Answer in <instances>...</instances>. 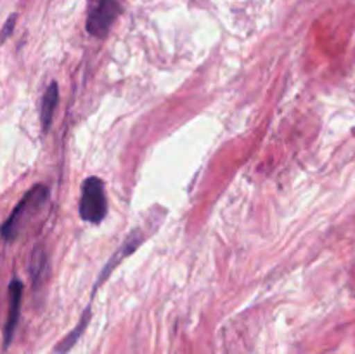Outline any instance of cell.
<instances>
[{
	"instance_id": "3",
	"label": "cell",
	"mask_w": 355,
	"mask_h": 354,
	"mask_svg": "<svg viewBox=\"0 0 355 354\" xmlns=\"http://www.w3.org/2000/svg\"><path fill=\"white\" fill-rule=\"evenodd\" d=\"M120 0H90L87 12V31L96 38H104L120 16Z\"/></svg>"
},
{
	"instance_id": "5",
	"label": "cell",
	"mask_w": 355,
	"mask_h": 354,
	"mask_svg": "<svg viewBox=\"0 0 355 354\" xmlns=\"http://www.w3.org/2000/svg\"><path fill=\"white\" fill-rule=\"evenodd\" d=\"M144 238H146V236H144V233L141 231V229H132V231L128 233L127 238H125L123 243H121V245H120V248H118L116 252L113 253V257H111V259L107 260L106 266H104L103 273H101V276H99V280H97V283H96V287H94V290H96V288L99 287V285L103 283V281L106 280L107 276H110L111 271H113L114 267H116L118 264H120L121 260L125 259V257H128V255H130V253H134L135 250L139 248V245H141V243L144 242Z\"/></svg>"
},
{
	"instance_id": "6",
	"label": "cell",
	"mask_w": 355,
	"mask_h": 354,
	"mask_svg": "<svg viewBox=\"0 0 355 354\" xmlns=\"http://www.w3.org/2000/svg\"><path fill=\"white\" fill-rule=\"evenodd\" d=\"M59 103V87L58 83L52 82L51 85L45 90L44 97H42V108H40V121H42V130L47 132L54 118L55 108Z\"/></svg>"
},
{
	"instance_id": "7",
	"label": "cell",
	"mask_w": 355,
	"mask_h": 354,
	"mask_svg": "<svg viewBox=\"0 0 355 354\" xmlns=\"http://www.w3.org/2000/svg\"><path fill=\"white\" fill-rule=\"evenodd\" d=\"M89 319H90V305H89V307L85 309V312H83L82 319H80L78 325H76L75 328H73V332H69L68 335H66L64 339H62L61 342H59L58 349H55V351H58V354H64V353H68V351L71 349L73 346H75L76 340H78L80 337H82V333L85 332L87 325H89Z\"/></svg>"
},
{
	"instance_id": "4",
	"label": "cell",
	"mask_w": 355,
	"mask_h": 354,
	"mask_svg": "<svg viewBox=\"0 0 355 354\" xmlns=\"http://www.w3.org/2000/svg\"><path fill=\"white\" fill-rule=\"evenodd\" d=\"M21 301H23V283L21 280H12L9 285V312H7V321L3 326V347H9V344L12 342L14 332L19 321Z\"/></svg>"
},
{
	"instance_id": "1",
	"label": "cell",
	"mask_w": 355,
	"mask_h": 354,
	"mask_svg": "<svg viewBox=\"0 0 355 354\" xmlns=\"http://www.w3.org/2000/svg\"><path fill=\"white\" fill-rule=\"evenodd\" d=\"M47 201V186H44V184H35V186L21 198V201L16 205L12 214L9 215V219L0 226V236H2L6 242H14V239L21 235L24 226L30 222V219L33 217L35 214H38Z\"/></svg>"
},
{
	"instance_id": "8",
	"label": "cell",
	"mask_w": 355,
	"mask_h": 354,
	"mask_svg": "<svg viewBox=\"0 0 355 354\" xmlns=\"http://www.w3.org/2000/svg\"><path fill=\"white\" fill-rule=\"evenodd\" d=\"M16 19H17V14H10L9 19L6 21V24H3L2 31H0V42L7 40V37H9L10 33L14 31V24H16Z\"/></svg>"
},
{
	"instance_id": "2",
	"label": "cell",
	"mask_w": 355,
	"mask_h": 354,
	"mask_svg": "<svg viewBox=\"0 0 355 354\" xmlns=\"http://www.w3.org/2000/svg\"><path fill=\"white\" fill-rule=\"evenodd\" d=\"M80 217L90 224H101L107 215V198L104 183L99 177H87L82 184V198L78 205Z\"/></svg>"
}]
</instances>
